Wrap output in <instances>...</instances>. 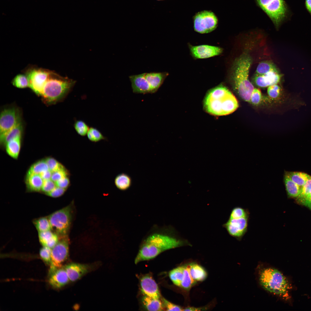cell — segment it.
I'll use <instances>...</instances> for the list:
<instances>
[{"instance_id": "obj_21", "label": "cell", "mask_w": 311, "mask_h": 311, "mask_svg": "<svg viewBox=\"0 0 311 311\" xmlns=\"http://www.w3.org/2000/svg\"><path fill=\"white\" fill-rule=\"evenodd\" d=\"M39 241L42 246L52 249L59 240L58 236L52 230L38 232Z\"/></svg>"}, {"instance_id": "obj_8", "label": "cell", "mask_w": 311, "mask_h": 311, "mask_svg": "<svg viewBox=\"0 0 311 311\" xmlns=\"http://www.w3.org/2000/svg\"><path fill=\"white\" fill-rule=\"evenodd\" d=\"M58 238V243L52 249L50 274L61 268L69 255V240L68 235Z\"/></svg>"}, {"instance_id": "obj_32", "label": "cell", "mask_w": 311, "mask_h": 311, "mask_svg": "<svg viewBox=\"0 0 311 311\" xmlns=\"http://www.w3.org/2000/svg\"><path fill=\"white\" fill-rule=\"evenodd\" d=\"M183 276L180 287L188 290L196 283L191 277L187 265L183 266Z\"/></svg>"}, {"instance_id": "obj_10", "label": "cell", "mask_w": 311, "mask_h": 311, "mask_svg": "<svg viewBox=\"0 0 311 311\" xmlns=\"http://www.w3.org/2000/svg\"><path fill=\"white\" fill-rule=\"evenodd\" d=\"M51 70L34 67L28 68L25 74L29 81V88L41 96L44 84Z\"/></svg>"}, {"instance_id": "obj_50", "label": "cell", "mask_w": 311, "mask_h": 311, "mask_svg": "<svg viewBox=\"0 0 311 311\" xmlns=\"http://www.w3.org/2000/svg\"><path fill=\"white\" fill-rule=\"evenodd\" d=\"M305 6L306 10L311 15V0H305Z\"/></svg>"}, {"instance_id": "obj_40", "label": "cell", "mask_w": 311, "mask_h": 311, "mask_svg": "<svg viewBox=\"0 0 311 311\" xmlns=\"http://www.w3.org/2000/svg\"><path fill=\"white\" fill-rule=\"evenodd\" d=\"M267 93L270 97L276 98L280 96L282 92L281 88L277 84H276L268 87Z\"/></svg>"}, {"instance_id": "obj_22", "label": "cell", "mask_w": 311, "mask_h": 311, "mask_svg": "<svg viewBox=\"0 0 311 311\" xmlns=\"http://www.w3.org/2000/svg\"><path fill=\"white\" fill-rule=\"evenodd\" d=\"M22 138L12 140L7 142L5 146L6 152L10 157L15 159H18L21 147Z\"/></svg>"}, {"instance_id": "obj_45", "label": "cell", "mask_w": 311, "mask_h": 311, "mask_svg": "<svg viewBox=\"0 0 311 311\" xmlns=\"http://www.w3.org/2000/svg\"><path fill=\"white\" fill-rule=\"evenodd\" d=\"M162 302L164 309L167 311H183L180 306L173 304L164 298L162 299Z\"/></svg>"}, {"instance_id": "obj_7", "label": "cell", "mask_w": 311, "mask_h": 311, "mask_svg": "<svg viewBox=\"0 0 311 311\" xmlns=\"http://www.w3.org/2000/svg\"><path fill=\"white\" fill-rule=\"evenodd\" d=\"M71 204L54 212L48 217L52 230L58 237L68 235L71 226L72 214Z\"/></svg>"}, {"instance_id": "obj_37", "label": "cell", "mask_w": 311, "mask_h": 311, "mask_svg": "<svg viewBox=\"0 0 311 311\" xmlns=\"http://www.w3.org/2000/svg\"><path fill=\"white\" fill-rule=\"evenodd\" d=\"M73 127L77 133L82 136L87 135L90 128L86 122L81 120H75L73 124Z\"/></svg>"}, {"instance_id": "obj_43", "label": "cell", "mask_w": 311, "mask_h": 311, "mask_svg": "<svg viewBox=\"0 0 311 311\" xmlns=\"http://www.w3.org/2000/svg\"><path fill=\"white\" fill-rule=\"evenodd\" d=\"M261 97V91L258 89L254 88L251 95L250 102L254 105H258L260 102Z\"/></svg>"}, {"instance_id": "obj_12", "label": "cell", "mask_w": 311, "mask_h": 311, "mask_svg": "<svg viewBox=\"0 0 311 311\" xmlns=\"http://www.w3.org/2000/svg\"><path fill=\"white\" fill-rule=\"evenodd\" d=\"M249 217L229 219L223 227L230 236L240 241L248 231Z\"/></svg>"}, {"instance_id": "obj_39", "label": "cell", "mask_w": 311, "mask_h": 311, "mask_svg": "<svg viewBox=\"0 0 311 311\" xmlns=\"http://www.w3.org/2000/svg\"><path fill=\"white\" fill-rule=\"evenodd\" d=\"M52 249L45 246L39 250V255L41 258L47 265L50 266L51 263Z\"/></svg>"}, {"instance_id": "obj_3", "label": "cell", "mask_w": 311, "mask_h": 311, "mask_svg": "<svg viewBox=\"0 0 311 311\" xmlns=\"http://www.w3.org/2000/svg\"><path fill=\"white\" fill-rule=\"evenodd\" d=\"M76 81L51 71L44 84L41 96L47 105L63 100L72 90Z\"/></svg>"}, {"instance_id": "obj_35", "label": "cell", "mask_w": 311, "mask_h": 311, "mask_svg": "<svg viewBox=\"0 0 311 311\" xmlns=\"http://www.w3.org/2000/svg\"><path fill=\"white\" fill-rule=\"evenodd\" d=\"M13 85L16 88H24L29 87V81L25 74H18L12 80Z\"/></svg>"}, {"instance_id": "obj_2", "label": "cell", "mask_w": 311, "mask_h": 311, "mask_svg": "<svg viewBox=\"0 0 311 311\" xmlns=\"http://www.w3.org/2000/svg\"><path fill=\"white\" fill-rule=\"evenodd\" d=\"M204 105L207 112L217 116L230 114L238 107L235 97L226 87L222 85L209 91L205 97Z\"/></svg>"}, {"instance_id": "obj_26", "label": "cell", "mask_w": 311, "mask_h": 311, "mask_svg": "<svg viewBox=\"0 0 311 311\" xmlns=\"http://www.w3.org/2000/svg\"><path fill=\"white\" fill-rule=\"evenodd\" d=\"M283 180L286 190L288 196L291 197H297L300 193L301 188L289 178L285 173Z\"/></svg>"}, {"instance_id": "obj_46", "label": "cell", "mask_w": 311, "mask_h": 311, "mask_svg": "<svg viewBox=\"0 0 311 311\" xmlns=\"http://www.w3.org/2000/svg\"><path fill=\"white\" fill-rule=\"evenodd\" d=\"M67 189L56 186L54 189L46 195L50 197L56 198L62 196L66 191Z\"/></svg>"}, {"instance_id": "obj_20", "label": "cell", "mask_w": 311, "mask_h": 311, "mask_svg": "<svg viewBox=\"0 0 311 311\" xmlns=\"http://www.w3.org/2000/svg\"><path fill=\"white\" fill-rule=\"evenodd\" d=\"M43 182V181L40 175L26 174L25 183L28 191H41Z\"/></svg>"}, {"instance_id": "obj_49", "label": "cell", "mask_w": 311, "mask_h": 311, "mask_svg": "<svg viewBox=\"0 0 311 311\" xmlns=\"http://www.w3.org/2000/svg\"><path fill=\"white\" fill-rule=\"evenodd\" d=\"M311 202V191L304 198L299 202L303 204L306 205L308 203Z\"/></svg>"}, {"instance_id": "obj_52", "label": "cell", "mask_w": 311, "mask_h": 311, "mask_svg": "<svg viewBox=\"0 0 311 311\" xmlns=\"http://www.w3.org/2000/svg\"></svg>"}, {"instance_id": "obj_30", "label": "cell", "mask_w": 311, "mask_h": 311, "mask_svg": "<svg viewBox=\"0 0 311 311\" xmlns=\"http://www.w3.org/2000/svg\"><path fill=\"white\" fill-rule=\"evenodd\" d=\"M271 72H279L272 63L267 61L260 62L257 66L256 73L263 75Z\"/></svg>"}, {"instance_id": "obj_41", "label": "cell", "mask_w": 311, "mask_h": 311, "mask_svg": "<svg viewBox=\"0 0 311 311\" xmlns=\"http://www.w3.org/2000/svg\"><path fill=\"white\" fill-rule=\"evenodd\" d=\"M311 191V178L308 179L301 187L300 193L297 198L300 202Z\"/></svg>"}, {"instance_id": "obj_28", "label": "cell", "mask_w": 311, "mask_h": 311, "mask_svg": "<svg viewBox=\"0 0 311 311\" xmlns=\"http://www.w3.org/2000/svg\"><path fill=\"white\" fill-rule=\"evenodd\" d=\"M285 173L301 188L306 182L311 178V176L301 172H285Z\"/></svg>"}, {"instance_id": "obj_47", "label": "cell", "mask_w": 311, "mask_h": 311, "mask_svg": "<svg viewBox=\"0 0 311 311\" xmlns=\"http://www.w3.org/2000/svg\"><path fill=\"white\" fill-rule=\"evenodd\" d=\"M56 186L67 189L70 185L69 176L65 177L55 182Z\"/></svg>"}, {"instance_id": "obj_24", "label": "cell", "mask_w": 311, "mask_h": 311, "mask_svg": "<svg viewBox=\"0 0 311 311\" xmlns=\"http://www.w3.org/2000/svg\"><path fill=\"white\" fill-rule=\"evenodd\" d=\"M23 128L21 120L0 141L1 145L5 147L6 143L10 141L18 138H22Z\"/></svg>"}, {"instance_id": "obj_18", "label": "cell", "mask_w": 311, "mask_h": 311, "mask_svg": "<svg viewBox=\"0 0 311 311\" xmlns=\"http://www.w3.org/2000/svg\"><path fill=\"white\" fill-rule=\"evenodd\" d=\"M49 275V283L53 288H60L70 281L64 268L58 269L50 274Z\"/></svg>"}, {"instance_id": "obj_29", "label": "cell", "mask_w": 311, "mask_h": 311, "mask_svg": "<svg viewBox=\"0 0 311 311\" xmlns=\"http://www.w3.org/2000/svg\"><path fill=\"white\" fill-rule=\"evenodd\" d=\"M49 170L45 158L42 159L33 163L28 169L26 174L40 175Z\"/></svg>"}, {"instance_id": "obj_31", "label": "cell", "mask_w": 311, "mask_h": 311, "mask_svg": "<svg viewBox=\"0 0 311 311\" xmlns=\"http://www.w3.org/2000/svg\"><path fill=\"white\" fill-rule=\"evenodd\" d=\"M33 223L38 232L52 230V227L47 217H42L34 219Z\"/></svg>"}, {"instance_id": "obj_42", "label": "cell", "mask_w": 311, "mask_h": 311, "mask_svg": "<svg viewBox=\"0 0 311 311\" xmlns=\"http://www.w3.org/2000/svg\"><path fill=\"white\" fill-rule=\"evenodd\" d=\"M70 173L66 168L52 173L51 179L55 182L65 177L69 176Z\"/></svg>"}, {"instance_id": "obj_34", "label": "cell", "mask_w": 311, "mask_h": 311, "mask_svg": "<svg viewBox=\"0 0 311 311\" xmlns=\"http://www.w3.org/2000/svg\"><path fill=\"white\" fill-rule=\"evenodd\" d=\"M86 135L88 139L93 142L96 143L106 139V137L98 130L93 127H90Z\"/></svg>"}, {"instance_id": "obj_6", "label": "cell", "mask_w": 311, "mask_h": 311, "mask_svg": "<svg viewBox=\"0 0 311 311\" xmlns=\"http://www.w3.org/2000/svg\"><path fill=\"white\" fill-rule=\"evenodd\" d=\"M260 8L272 21L276 29L289 18L290 12L285 0H255Z\"/></svg>"}, {"instance_id": "obj_14", "label": "cell", "mask_w": 311, "mask_h": 311, "mask_svg": "<svg viewBox=\"0 0 311 311\" xmlns=\"http://www.w3.org/2000/svg\"><path fill=\"white\" fill-rule=\"evenodd\" d=\"M140 284L141 291L145 295L160 299L161 295L158 286L151 277L146 275L142 277Z\"/></svg>"}, {"instance_id": "obj_1", "label": "cell", "mask_w": 311, "mask_h": 311, "mask_svg": "<svg viewBox=\"0 0 311 311\" xmlns=\"http://www.w3.org/2000/svg\"><path fill=\"white\" fill-rule=\"evenodd\" d=\"M184 241L169 232L165 228L154 230L143 240L134 263L153 259L166 250L180 247Z\"/></svg>"}, {"instance_id": "obj_36", "label": "cell", "mask_w": 311, "mask_h": 311, "mask_svg": "<svg viewBox=\"0 0 311 311\" xmlns=\"http://www.w3.org/2000/svg\"><path fill=\"white\" fill-rule=\"evenodd\" d=\"M250 213L248 209L240 206H236L232 210L229 219H238L249 217Z\"/></svg>"}, {"instance_id": "obj_13", "label": "cell", "mask_w": 311, "mask_h": 311, "mask_svg": "<svg viewBox=\"0 0 311 311\" xmlns=\"http://www.w3.org/2000/svg\"><path fill=\"white\" fill-rule=\"evenodd\" d=\"M192 56L195 59H204L219 55L223 52V49L218 46L207 45H192L188 44Z\"/></svg>"}, {"instance_id": "obj_11", "label": "cell", "mask_w": 311, "mask_h": 311, "mask_svg": "<svg viewBox=\"0 0 311 311\" xmlns=\"http://www.w3.org/2000/svg\"><path fill=\"white\" fill-rule=\"evenodd\" d=\"M21 120L18 109L14 107L4 109L0 114V141Z\"/></svg>"}, {"instance_id": "obj_17", "label": "cell", "mask_w": 311, "mask_h": 311, "mask_svg": "<svg viewBox=\"0 0 311 311\" xmlns=\"http://www.w3.org/2000/svg\"><path fill=\"white\" fill-rule=\"evenodd\" d=\"M64 268L70 281L72 282L79 279L87 273L89 270V267L88 265L74 263H69Z\"/></svg>"}, {"instance_id": "obj_16", "label": "cell", "mask_w": 311, "mask_h": 311, "mask_svg": "<svg viewBox=\"0 0 311 311\" xmlns=\"http://www.w3.org/2000/svg\"><path fill=\"white\" fill-rule=\"evenodd\" d=\"M133 92L135 93H151L150 87L146 79L144 74L133 75L129 77Z\"/></svg>"}, {"instance_id": "obj_48", "label": "cell", "mask_w": 311, "mask_h": 311, "mask_svg": "<svg viewBox=\"0 0 311 311\" xmlns=\"http://www.w3.org/2000/svg\"><path fill=\"white\" fill-rule=\"evenodd\" d=\"M52 172L49 170L41 173L40 175L43 181L51 179Z\"/></svg>"}, {"instance_id": "obj_19", "label": "cell", "mask_w": 311, "mask_h": 311, "mask_svg": "<svg viewBox=\"0 0 311 311\" xmlns=\"http://www.w3.org/2000/svg\"><path fill=\"white\" fill-rule=\"evenodd\" d=\"M144 74L150 87L151 93H154L158 90L169 74L168 73L166 72H151L144 73Z\"/></svg>"}, {"instance_id": "obj_25", "label": "cell", "mask_w": 311, "mask_h": 311, "mask_svg": "<svg viewBox=\"0 0 311 311\" xmlns=\"http://www.w3.org/2000/svg\"><path fill=\"white\" fill-rule=\"evenodd\" d=\"M142 302L146 308L149 311H163L164 308L160 299L152 298L145 295Z\"/></svg>"}, {"instance_id": "obj_15", "label": "cell", "mask_w": 311, "mask_h": 311, "mask_svg": "<svg viewBox=\"0 0 311 311\" xmlns=\"http://www.w3.org/2000/svg\"><path fill=\"white\" fill-rule=\"evenodd\" d=\"M282 75L279 72H271L260 75L256 73L253 77V81L258 86L266 88L277 84L280 81Z\"/></svg>"}, {"instance_id": "obj_27", "label": "cell", "mask_w": 311, "mask_h": 311, "mask_svg": "<svg viewBox=\"0 0 311 311\" xmlns=\"http://www.w3.org/2000/svg\"><path fill=\"white\" fill-rule=\"evenodd\" d=\"M114 183L118 189L124 191L129 189L130 187L132 180L131 177L127 174L122 173L116 177Z\"/></svg>"}, {"instance_id": "obj_23", "label": "cell", "mask_w": 311, "mask_h": 311, "mask_svg": "<svg viewBox=\"0 0 311 311\" xmlns=\"http://www.w3.org/2000/svg\"><path fill=\"white\" fill-rule=\"evenodd\" d=\"M190 274L195 281H202L207 276L206 272L201 266L196 263H191L187 265Z\"/></svg>"}, {"instance_id": "obj_33", "label": "cell", "mask_w": 311, "mask_h": 311, "mask_svg": "<svg viewBox=\"0 0 311 311\" xmlns=\"http://www.w3.org/2000/svg\"><path fill=\"white\" fill-rule=\"evenodd\" d=\"M169 275L173 283L176 285L180 287L183 276V266L172 270L169 272Z\"/></svg>"}, {"instance_id": "obj_44", "label": "cell", "mask_w": 311, "mask_h": 311, "mask_svg": "<svg viewBox=\"0 0 311 311\" xmlns=\"http://www.w3.org/2000/svg\"><path fill=\"white\" fill-rule=\"evenodd\" d=\"M56 187L55 183L51 179L44 181L41 191L46 194L52 191Z\"/></svg>"}, {"instance_id": "obj_4", "label": "cell", "mask_w": 311, "mask_h": 311, "mask_svg": "<svg viewBox=\"0 0 311 311\" xmlns=\"http://www.w3.org/2000/svg\"><path fill=\"white\" fill-rule=\"evenodd\" d=\"M252 62L251 58L248 54H242L235 60L232 73L234 85L238 94L244 100L249 102L254 88L249 78Z\"/></svg>"}, {"instance_id": "obj_9", "label": "cell", "mask_w": 311, "mask_h": 311, "mask_svg": "<svg viewBox=\"0 0 311 311\" xmlns=\"http://www.w3.org/2000/svg\"><path fill=\"white\" fill-rule=\"evenodd\" d=\"M217 18L212 12L204 10L198 12L194 18V30L201 34L210 33L217 28Z\"/></svg>"}, {"instance_id": "obj_5", "label": "cell", "mask_w": 311, "mask_h": 311, "mask_svg": "<svg viewBox=\"0 0 311 311\" xmlns=\"http://www.w3.org/2000/svg\"><path fill=\"white\" fill-rule=\"evenodd\" d=\"M259 280L261 286L268 291L283 297L287 295L289 284L285 277L277 269L272 268L262 269Z\"/></svg>"}, {"instance_id": "obj_38", "label": "cell", "mask_w": 311, "mask_h": 311, "mask_svg": "<svg viewBox=\"0 0 311 311\" xmlns=\"http://www.w3.org/2000/svg\"><path fill=\"white\" fill-rule=\"evenodd\" d=\"M49 170L52 172L65 168L61 163L51 157L45 158Z\"/></svg>"}, {"instance_id": "obj_51", "label": "cell", "mask_w": 311, "mask_h": 311, "mask_svg": "<svg viewBox=\"0 0 311 311\" xmlns=\"http://www.w3.org/2000/svg\"><path fill=\"white\" fill-rule=\"evenodd\" d=\"M203 310V308L194 307H188L183 309V311H200Z\"/></svg>"}]
</instances>
